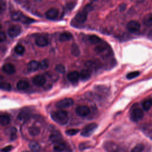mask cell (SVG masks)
<instances>
[{
  "label": "cell",
  "instance_id": "1",
  "mask_svg": "<svg viewBox=\"0 0 152 152\" xmlns=\"http://www.w3.org/2000/svg\"><path fill=\"white\" fill-rule=\"evenodd\" d=\"M51 116L52 119L58 124L62 125H66L68 121V112L63 109L52 112Z\"/></svg>",
  "mask_w": 152,
  "mask_h": 152
},
{
  "label": "cell",
  "instance_id": "2",
  "mask_svg": "<svg viewBox=\"0 0 152 152\" xmlns=\"http://www.w3.org/2000/svg\"><path fill=\"white\" fill-rule=\"evenodd\" d=\"M103 147L107 152H126L122 147L112 142H106L103 144Z\"/></svg>",
  "mask_w": 152,
  "mask_h": 152
},
{
  "label": "cell",
  "instance_id": "3",
  "mask_svg": "<svg viewBox=\"0 0 152 152\" xmlns=\"http://www.w3.org/2000/svg\"><path fill=\"white\" fill-rule=\"evenodd\" d=\"M98 128V125L96 123H90L86 125L82 131H81V135L83 137H89Z\"/></svg>",
  "mask_w": 152,
  "mask_h": 152
},
{
  "label": "cell",
  "instance_id": "4",
  "mask_svg": "<svg viewBox=\"0 0 152 152\" xmlns=\"http://www.w3.org/2000/svg\"><path fill=\"white\" fill-rule=\"evenodd\" d=\"M144 116L143 111L140 108H135L132 110L130 113V118L134 122H138L141 120Z\"/></svg>",
  "mask_w": 152,
  "mask_h": 152
},
{
  "label": "cell",
  "instance_id": "5",
  "mask_svg": "<svg viewBox=\"0 0 152 152\" xmlns=\"http://www.w3.org/2000/svg\"><path fill=\"white\" fill-rule=\"evenodd\" d=\"M74 103V101L71 98H65L58 101L56 103V107L59 109H65L69 108Z\"/></svg>",
  "mask_w": 152,
  "mask_h": 152
},
{
  "label": "cell",
  "instance_id": "6",
  "mask_svg": "<svg viewBox=\"0 0 152 152\" xmlns=\"http://www.w3.org/2000/svg\"><path fill=\"white\" fill-rule=\"evenodd\" d=\"M87 14L88 13L86 12V11L84 10L83 11H80V12L77 14V15L74 18L75 22L77 23L78 25L83 24L87 19Z\"/></svg>",
  "mask_w": 152,
  "mask_h": 152
},
{
  "label": "cell",
  "instance_id": "7",
  "mask_svg": "<svg viewBox=\"0 0 152 152\" xmlns=\"http://www.w3.org/2000/svg\"><path fill=\"white\" fill-rule=\"evenodd\" d=\"M140 28H141V26H140V23L135 20H131L129 21L127 25V28L128 31L132 33L138 32L140 30Z\"/></svg>",
  "mask_w": 152,
  "mask_h": 152
},
{
  "label": "cell",
  "instance_id": "8",
  "mask_svg": "<svg viewBox=\"0 0 152 152\" xmlns=\"http://www.w3.org/2000/svg\"><path fill=\"white\" fill-rule=\"evenodd\" d=\"M21 32V28L19 25H13L8 30V34L10 37L15 38L18 36Z\"/></svg>",
  "mask_w": 152,
  "mask_h": 152
},
{
  "label": "cell",
  "instance_id": "9",
  "mask_svg": "<svg viewBox=\"0 0 152 152\" xmlns=\"http://www.w3.org/2000/svg\"><path fill=\"white\" fill-rule=\"evenodd\" d=\"M76 112L78 116L84 117L90 113V110L87 106H79L76 108Z\"/></svg>",
  "mask_w": 152,
  "mask_h": 152
},
{
  "label": "cell",
  "instance_id": "10",
  "mask_svg": "<svg viewBox=\"0 0 152 152\" xmlns=\"http://www.w3.org/2000/svg\"><path fill=\"white\" fill-rule=\"evenodd\" d=\"M58 14H59V11L57 8H51L46 11V17L48 19L54 20L58 17Z\"/></svg>",
  "mask_w": 152,
  "mask_h": 152
},
{
  "label": "cell",
  "instance_id": "11",
  "mask_svg": "<svg viewBox=\"0 0 152 152\" xmlns=\"http://www.w3.org/2000/svg\"><path fill=\"white\" fill-rule=\"evenodd\" d=\"M46 79L45 77L42 75H37L33 78V83L37 86H42L46 83Z\"/></svg>",
  "mask_w": 152,
  "mask_h": 152
},
{
  "label": "cell",
  "instance_id": "12",
  "mask_svg": "<svg viewBox=\"0 0 152 152\" xmlns=\"http://www.w3.org/2000/svg\"><path fill=\"white\" fill-rule=\"evenodd\" d=\"M68 80L73 83H77L80 78V73L76 71L72 72L67 74Z\"/></svg>",
  "mask_w": 152,
  "mask_h": 152
},
{
  "label": "cell",
  "instance_id": "13",
  "mask_svg": "<svg viewBox=\"0 0 152 152\" xmlns=\"http://www.w3.org/2000/svg\"><path fill=\"white\" fill-rule=\"evenodd\" d=\"M40 68V63L36 61H30L28 65V69L30 72H36Z\"/></svg>",
  "mask_w": 152,
  "mask_h": 152
},
{
  "label": "cell",
  "instance_id": "14",
  "mask_svg": "<svg viewBox=\"0 0 152 152\" xmlns=\"http://www.w3.org/2000/svg\"><path fill=\"white\" fill-rule=\"evenodd\" d=\"M3 72L8 74H13L16 72L15 67L11 64H6L3 67Z\"/></svg>",
  "mask_w": 152,
  "mask_h": 152
},
{
  "label": "cell",
  "instance_id": "15",
  "mask_svg": "<svg viewBox=\"0 0 152 152\" xmlns=\"http://www.w3.org/2000/svg\"><path fill=\"white\" fill-rule=\"evenodd\" d=\"M35 42H36V45L38 46H41V47H44V46H47L48 44V39L42 36L37 37Z\"/></svg>",
  "mask_w": 152,
  "mask_h": 152
},
{
  "label": "cell",
  "instance_id": "16",
  "mask_svg": "<svg viewBox=\"0 0 152 152\" xmlns=\"http://www.w3.org/2000/svg\"><path fill=\"white\" fill-rule=\"evenodd\" d=\"M50 140L54 143H57L61 142L62 140V135L59 132H55L51 135L50 137Z\"/></svg>",
  "mask_w": 152,
  "mask_h": 152
},
{
  "label": "cell",
  "instance_id": "17",
  "mask_svg": "<svg viewBox=\"0 0 152 152\" xmlns=\"http://www.w3.org/2000/svg\"><path fill=\"white\" fill-rule=\"evenodd\" d=\"M29 87L28 82L25 80H20L17 84V88L19 90H26Z\"/></svg>",
  "mask_w": 152,
  "mask_h": 152
},
{
  "label": "cell",
  "instance_id": "18",
  "mask_svg": "<svg viewBox=\"0 0 152 152\" xmlns=\"http://www.w3.org/2000/svg\"><path fill=\"white\" fill-rule=\"evenodd\" d=\"M72 34L69 32H64L60 35L59 40L61 42L68 41L72 38Z\"/></svg>",
  "mask_w": 152,
  "mask_h": 152
},
{
  "label": "cell",
  "instance_id": "19",
  "mask_svg": "<svg viewBox=\"0 0 152 152\" xmlns=\"http://www.w3.org/2000/svg\"><path fill=\"white\" fill-rule=\"evenodd\" d=\"M143 24L148 27L152 26V14H147L143 19Z\"/></svg>",
  "mask_w": 152,
  "mask_h": 152
},
{
  "label": "cell",
  "instance_id": "20",
  "mask_svg": "<svg viewBox=\"0 0 152 152\" xmlns=\"http://www.w3.org/2000/svg\"><path fill=\"white\" fill-rule=\"evenodd\" d=\"M29 148L32 152H39L41 151L40 145L35 142H33L29 143Z\"/></svg>",
  "mask_w": 152,
  "mask_h": 152
},
{
  "label": "cell",
  "instance_id": "21",
  "mask_svg": "<svg viewBox=\"0 0 152 152\" xmlns=\"http://www.w3.org/2000/svg\"><path fill=\"white\" fill-rule=\"evenodd\" d=\"M91 76L90 73L88 71L87 69H83L80 73V78L81 80L86 81L90 78Z\"/></svg>",
  "mask_w": 152,
  "mask_h": 152
},
{
  "label": "cell",
  "instance_id": "22",
  "mask_svg": "<svg viewBox=\"0 0 152 152\" xmlns=\"http://www.w3.org/2000/svg\"><path fill=\"white\" fill-rule=\"evenodd\" d=\"M41 129L39 127L36 126H33L29 128V133L32 136H37L40 134Z\"/></svg>",
  "mask_w": 152,
  "mask_h": 152
},
{
  "label": "cell",
  "instance_id": "23",
  "mask_svg": "<svg viewBox=\"0 0 152 152\" xmlns=\"http://www.w3.org/2000/svg\"><path fill=\"white\" fill-rule=\"evenodd\" d=\"M25 15L19 11H15L11 14V19H12L14 21H21L23 17Z\"/></svg>",
  "mask_w": 152,
  "mask_h": 152
},
{
  "label": "cell",
  "instance_id": "24",
  "mask_svg": "<svg viewBox=\"0 0 152 152\" xmlns=\"http://www.w3.org/2000/svg\"><path fill=\"white\" fill-rule=\"evenodd\" d=\"M10 122V118L7 115L0 116V125L3 126H6Z\"/></svg>",
  "mask_w": 152,
  "mask_h": 152
},
{
  "label": "cell",
  "instance_id": "25",
  "mask_svg": "<svg viewBox=\"0 0 152 152\" xmlns=\"http://www.w3.org/2000/svg\"><path fill=\"white\" fill-rule=\"evenodd\" d=\"M71 52H72V54L74 56H78L80 55V51L78 46L77 44L73 43V44L72 45Z\"/></svg>",
  "mask_w": 152,
  "mask_h": 152
},
{
  "label": "cell",
  "instance_id": "26",
  "mask_svg": "<svg viewBox=\"0 0 152 152\" xmlns=\"http://www.w3.org/2000/svg\"><path fill=\"white\" fill-rule=\"evenodd\" d=\"M89 41L91 44H98L101 42V39L96 35H91L89 38Z\"/></svg>",
  "mask_w": 152,
  "mask_h": 152
},
{
  "label": "cell",
  "instance_id": "27",
  "mask_svg": "<svg viewBox=\"0 0 152 152\" xmlns=\"http://www.w3.org/2000/svg\"><path fill=\"white\" fill-rule=\"evenodd\" d=\"M143 108L144 111H149L152 107V99H147L143 102Z\"/></svg>",
  "mask_w": 152,
  "mask_h": 152
},
{
  "label": "cell",
  "instance_id": "28",
  "mask_svg": "<svg viewBox=\"0 0 152 152\" xmlns=\"http://www.w3.org/2000/svg\"><path fill=\"white\" fill-rule=\"evenodd\" d=\"M66 146L65 144L61 142H59V143H57L55 144V146L54 147V149L56 151H63L64 150H65Z\"/></svg>",
  "mask_w": 152,
  "mask_h": 152
},
{
  "label": "cell",
  "instance_id": "29",
  "mask_svg": "<svg viewBox=\"0 0 152 152\" xmlns=\"http://www.w3.org/2000/svg\"><path fill=\"white\" fill-rule=\"evenodd\" d=\"M0 89L5 91H10L11 90V86L8 83H6V82L0 83Z\"/></svg>",
  "mask_w": 152,
  "mask_h": 152
},
{
  "label": "cell",
  "instance_id": "30",
  "mask_svg": "<svg viewBox=\"0 0 152 152\" xmlns=\"http://www.w3.org/2000/svg\"><path fill=\"white\" fill-rule=\"evenodd\" d=\"M14 51L16 54L19 55H23L25 51V48L22 45H17L14 48Z\"/></svg>",
  "mask_w": 152,
  "mask_h": 152
},
{
  "label": "cell",
  "instance_id": "31",
  "mask_svg": "<svg viewBox=\"0 0 152 152\" xmlns=\"http://www.w3.org/2000/svg\"><path fill=\"white\" fill-rule=\"evenodd\" d=\"M144 150V146L142 144H138L131 150V152H142Z\"/></svg>",
  "mask_w": 152,
  "mask_h": 152
},
{
  "label": "cell",
  "instance_id": "32",
  "mask_svg": "<svg viewBox=\"0 0 152 152\" xmlns=\"http://www.w3.org/2000/svg\"><path fill=\"white\" fill-rule=\"evenodd\" d=\"M17 129L15 127H13L11 128V133H10V140H14L17 138Z\"/></svg>",
  "mask_w": 152,
  "mask_h": 152
},
{
  "label": "cell",
  "instance_id": "33",
  "mask_svg": "<svg viewBox=\"0 0 152 152\" xmlns=\"http://www.w3.org/2000/svg\"><path fill=\"white\" fill-rule=\"evenodd\" d=\"M50 63L47 60H44L40 63V68L41 69H46L49 67Z\"/></svg>",
  "mask_w": 152,
  "mask_h": 152
},
{
  "label": "cell",
  "instance_id": "34",
  "mask_svg": "<svg viewBox=\"0 0 152 152\" xmlns=\"http://www.w3.org/2000/svg\"><path fill=\"white\" fill-rule=\"evenodd\" d=\"M139 75H140L139 72H133L130 73L129 74H128L127 76V78L129 80H131V79L136 78Z\"/></svg>",
  "mask_w": 152,
  "mask_h": 152
},
{
  "label": "cell",
  "instance_id": "35",
  "mask_svg": "<svg viewBox=\"0 0 152 152\" xmlns=\"http://www.w3.org/2000/svg\"><path fill=\"white\" fill-rule=\"evenodd\" d=\"M55 69L56 71L61 74H64L65 72V67L62 64H58L56 66Z\"/></svg>",
  "mask_w": 152,
  "mask_h": 152
},
{
  "label": "cell",
  "instance_id": "36",
  "mask_svg": "<svg viewBox=\"0 0 152 152\" xmlns=\"http://www.w3.org/2000/svg\"><path fill=\"white\" fill-rule=\"evenodd\" d=\"M79 132V130L78 129H69L65 131L67 135L69 136H73L76 135Z\"/></svg>",
  "mask_w": 152,
  "mask_h": 152
},
{
  "label": "cell",
  "instance_id": "37",
  "mask_svg": "<svg viewBox=\"0 0 152 152\" xmlns=\"http://www.w3.org/2000/svg\"><path fill=\"white\" fill-rule=\"evenodd\" d=\"M6 2L5 0H0V14L3 13L6 9Z\"/></svg>",
  "mask_w": 152,
  "mask_h": 152
},
{
  "label": "cell",
  "instance_id": "38",
  "mask_svg": "<svg viewBox=\"0 0 152 152\" xmlns=\"http://www.w3.org/2000/svg\"><path fill=\"white\" fill-rule=\"evenodd\" d=\"M105 47L103 45H99V46H97L96 47L95 49V51L96 53L98 54H101L102 52H103L105 51Z\"/></svg>",
  "mask_w": 152,
  "mask_h": 152
},
{
  "label": "cell",
  "instance_id": "39",
  "mask_svg": "<svg viewBox=\"0 0 152 152\" xmlns=\"http://www.w3.org/2000/svg\"><path fill=\"white\" fill-rule=\"evenodd\" d=\"M33 21H34V20H33L32 19H30L27 16H24V17H23V18L21 20V22H23V23H25V24H29V23H31Z\"/></svg>",
  "mask_w": 152,
  "mask_h": 152
},
{
  "label": "cell",
  "instance_id": "40",
  "mask_svg": "<svg viewBox=\"0 0 152 152\" xmlns=\"http://www.w3.org/2000/svg\"><path fill=\"white\" fill-rule=\"evenodd\" d=\"M86 66L87 67V68H94L95 66V63L93 61H87L85 64Z\"/></svg>",
  "mask_w": 152,
  "mask_h": 152
},
{
  "label": "cell",
  "instance_id": "41",
  "mask_svg": "<svg viewBox=\"0 0 152 152\" xmlns=\"http://www.w3.org/2000/svg\"><path fill=\"white\" fill-rule=\"evenodd\" d=\"M12 149H13L12 146H8L2 149L1 150H0V151L1 152H10Z\"/></svg>",
  "mask_w": 152,
  "mask_h": 152
},
{
  "label": "cell",
  "instance_id": "42",
  "mask_svg": "<svg viewBox=\"0 0 152 152\" xmlns=\"http://www.w3.org/2000/svg\"><path fill=\"white\" fill-rule=\"evenodd\" d=\"M6 34L5 33L0 32V42H3L6 39Z\"/></svg>",
  "mask_w": 152,
  "mask_h": 152
},
{
  "label": "cell",
  "instance_id": "43",
  "mask_svg": "<svg viewBox=\"0 0 152 152\" xmlns=\"http://www.w3.org/2000/svg\"><path fill=\"white\" fill-rule=\"evenodd\" d=\"M93 7L91 5V4H87L85 6V8H84V10H85L86 12L89 13L90 12V11H91V10H93Z\"/></svg>",
  "mask_w": 152,
  "mask_h": 152
},
{
  "label": "cell",
  "instance_id": "44",
  "mask_svg": "<svg viewBox=\"0 0 152 152\" xmlns=\"http://www.w3.org/2000/svg\"><path fill=\"white\" fill-rule=\"evenodd\" d=\"M119 8H120V10L121 11H124L126 9V4H121L119 7Z\"/></svg>",
  "mask_w": 152,
  "mask_h": 152
},
{
  "label": "cell",
  "instance_id": "45",
  "mask_svg": "<svg viewBox=\"0 0 152 152\" xmlns=\"http://www.w3.org/2000/svg\"><path fill=\"white\" fill-rule=\"evenodd\" d=\"M131 1L135 3H142L144 1V0H131Z\"/></svg>",
  "mask_w": 152,
  "mask_h": 152
},
{
  "label": "cell",
  "instance_id": "46",
  "mask_svg": "<svg viewBox=\"0 0 152 152\" xmlns=\"http://www.w3.org/2000/svg\"><path fill=\"white\" fill-rule=\"evenodd\" d=\"M35 1H36V2H41L43 1V0H35Z\"/></svg>",
  "mask_w": 152,
  "mask_h": 152
},
{
  "label": "cell",
  "instance_id": "47",
  "mask_svg": "<svg viewBox=\"0 0 152 152\" xmlns=\"http://www.w3.org/2000/svg\"><path fill=\"white\" fill-rule=\"evenodd\" d=\"M1 28H2V26H1V24H0V30H1Z\"/></svg>",
  "mask_w": 152,
  "mask_h": 152
},
{
  "label": "cell",
  "instance_id": "48",
  "mask_svg": "<svg viewBox=\"0 0 152 152\" xmlns=\"http://www.w3.org/2000/svg\"><path fill=\"white\" fill-rule=\"evenodd\" d=\"M23 152H31V151H23Z\"/></svg>",
  "mask_w": 152,
  "mask_h": 152
}]
</instances>
